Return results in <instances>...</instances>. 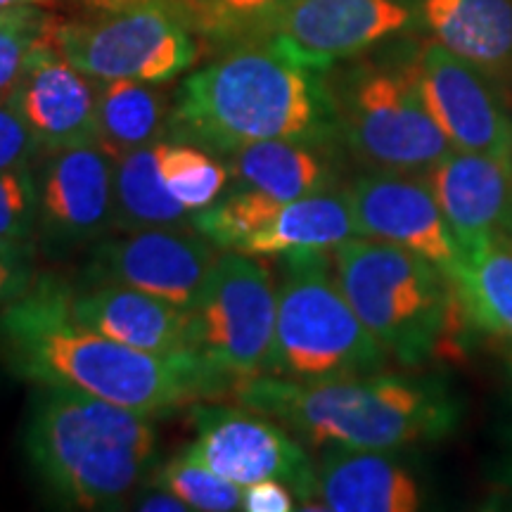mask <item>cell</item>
I'll return each mask as SVG.
<instances>
[{
	"label": "cell",
	"instance_id": "cell-1",
	"mask_svg": "<svg viewBox=\"0 0 512 512\" xmlns=\"http://www.w3.org/2000/svg\"><path fill=\"white\" fill-rule=\"evenodd\" d=\"M0 358L36 387L91 394L150 418L214 401L235 384L195 354H150L79 323L69 285L50 273L0 309Z\"/></svg>",
	"mask_w": 512,
	"mask_h": 512
},
{
	"label": "cell",
	"instance_id": "cell-36",
	"mask_svg": "<svg viewBox=\"0 0 512 512\" xmlns=\"http://www.w3.org/2000/svg\"><path fill=\"white\" fill-rule=\"evenodd\" d=\"M50 3H57V0H0V8H38V5ZM86 3L95 5V8H110V5H117L121 0H86Z\"/></svg>",
	"mask_w": 512,
	"mask_h": 512
},
{
	"label": "cell",
	"instance_id": "cell-21",
	"mask_svg": "<svg viewBox=\"0 0 512 512\" xmlns=\"http://www.w3.org/2000/svg\"><path fill=\"white\" fill-rule=\"evenodd\" d=\"M328 147L299 140H264L228 155L230 185L249 188L287 204L316 192L335 190L337 174Z\"/></svg>",
	"mask_w": 512,
	"mask_h": 512
},
{
	"label": "cell",
	"instance_id": "cell-23",
	"mask_svg": "<svg viewBox=\"0 0 512 512\" xmlns=\"http://www.w3.org/2000/svg\"><path fill=\"white\" fill-rule=\"evenodd\" d=\"M147 81H95L98 88V147L114 162L140 147L169 138L171 107Z\"/></svg>",
	"mask_w": 512,
	"mask_h": 512
},
{
	"label": "cell",
	"instance_id": "cell-25",
	"mask_svg": "<svg viewBox=\"0 0 512 512\" xmlns=\"http://www.w3.org/2000/svg\"><path fill=\"white\" fill-rule=\"evenodd\" d=\"M159 145L133 150L114 162V228H192V211L166 190L159 174Z\"/></svg>",
	"mask_w": 512,
	"mask_h": 512
},
{
	"label": "cell",
	"instance_id": "cell-30",
	"mask_svg": "<svg viewBox=\"0 0 512 512\" xmlns=\"http://www.w3.org/2000/svg\"><path fill=\"white\" fill-rule=\"evenodd\" d=\"M38 178L31 164L0 171V240L36 245Z\"/></svg>",
	"mask_w": 512,
	"mask_h": 512
},
{
	"label": "cell",
	"instance_id": "cell-27",
	"mask_svg": "<svg viewBox=\"0 0 512 512\" xmlns=\"http://www.w3.org/2000/svg\"><path fill=\"white\" fill-rule=\"evenodd\" d=\"M159 174L166 190L192 214L219 202L230 185V169L219 155L181 140H162Z\"/></svg>",
	"mask_w": 512,
	"mask_h": 512
},
{
	"label": "cell",
	"instance_id": "cell-10",
	"mask_svg": "<svg viewBox=\"0 0 512 512\" xmlns=\"http://www.w3.org/2000/svg\"><path fill=\"white\" fill-rule=\"evenodd\" d=\"M195 439L188 453L211 472L245 489L278 479L292 486L299 508L316 503V467L294 434L278 420L245 406L200 401L190 406Z\"/></svg>",
	"mask_w": 512,
	"mask_h": 512
},
{
	"label": "cell",
	"instance_id": "cell-3",
	"mask_svg": "<svg viewBox=\"0 0 512 512\" xmlns=\"http://www.w3.org/2000/svg\"><path fill=\"white\" fill-rule=\"evenodd\" d=\"M228 396L323 448L394 451L444 439L460 418L458 401L444 382L406 375L375 373L328 382L254 375L235 382Z\"/></svg>",
	"mask_w": 512,
	"mask_h": 512
},
{
	"label": "cell",
	"instance_id": "cell-6",
	"mask_svg": "<svg viewBox=\"0 0 512 512\" xmlns=\"http://www.w3.org/2000/svg\"><path fill=\"white\" fill-rule=\"evenodd\" d=\"M328 254L283 256L273 347L266 375L328 382L382 373L389 354L358 318L339 287Z\"/></svg>",
	"mask_w": 512,
	"mask_h": 512
},
{
	"label": "cell",
	"instance_id": "cell-35",
	"mask_svg": "<svg viewBox=\"0 0 512 512\" xmlns=\"http://www.w3.org/2000/svg\"><path fill=\"white\" fill-rule=\"evenodd\" d=\"M136 510H147V512H188L190 508L185 505L176 494H171L169 489L157 484H147L145 494L136 496Z\"/></svg>",
	"mask_w": 512,
	"mask_h": 512
},
{
	"label": "cell",
	"instance_id": "cell-37",
	"mask_svg": "<svg viewBox=\"0 0 512 512\" xmlns=\"http://www.w3.org/2000/svg\"><path fill=\"white\" fill-rule=\"evenodd\" d=\"M498 477H501V484L512 494V420L508 430V446H505V456L501 460V467H498Z\"/></svg>",
	"mask_w": 512,
	"mask_h": 512
},
{
	"label": "cell",
	"instance_id": "cell-17",
	"mask_svg": "<svg viewBox=\"0 0 512 512\" xmlns=\"http://www.w3.org/2000/svg\"><path fill=\"white\" fill-rule=\"evenodd\" d=\"M422 174L444 211L460 254L505 235L512 214V162L451 150Z\"/></svg>",
	"mask_w": 512,
	"mask_h": 512
},
{
	"label": "cell",
	"instance_id": "cell-16",
	"mask_svg": "<svg viewBox=\"0 0 512 512\" xmlns=\"http://www.w3.org/2000/svg\"><path fill=\"white\" fill-rule=\"evenodd\" d=\"M10 100L19 117L27 121L43 155L69 147L98 145L95 81L57 50L48 29L31 50Z\"/></svg>",
	"mask_w": 512,
	"mask_h": 512
},
{
	"label": "cell",
	"instance_id": "cell-12",
	"mask_svg": "<svg viewBox=\"0 0 512 512\" xmlns=\"http://www.w3.org/2000/svg\"><path fill=\"white\" fill-rule=\"evenodd\" d=\"M38 178L36 247L62 261L114 228V159L98 145L46 152Z\"/></svg>",
	"mask_w": 512,
	"mask_h": 512
},
{
	"label": "cell",
	"instance_id": "cell-38",
	"mask_svg": "<svg viewBox=\"0 0 512 512\" xmlns=\"http://www.w3.org/2000/svg\"><path fill=\"white\" fill-rule=\"evenodd\" d=\"M36 12H41V10L38 8H0V24L19 22V19L34 17Z\"/></svg>",
	"mask_w": 512,
	"mask_h": 512
},
{
	"label": "cell",
	"instance_id": "cell-18",
	"mask_svg": "<svg viewBox=\"0 0 512 512\" xmlns=\"http://www.w3.org/2000/svg\"><path fill=\"white\" fill-rule=\"evenodd\" d=\"M69 311L79 323L133 349L159 356L192 354L188 309L152 294L121 285H91L81 292L69 287Z\"/></svg>",
	"mask_w": 512,
	"mask_h": 512
},
{
	"label": "cell",
	"instance_id": "cell-28",
	"mask_svg": "<svg viewBox=\"0 0 512 512\" xmlns=\"http://www.w3.org/2000/svg\"><path fill=\"white\" fill-rule=\"evenodd\" d=\"M283 204L249 188H230L219 202L192 214V228L219 252H238L264 230Z\"/></svg>",
	"mask_w": 512,
	"mask_h": 512
},
{
	"label": "cell",
	"instance_id": "cell-34",
	"mask_svg": "<svg viewBox=\"0 0 512 512\" xmlns=\"http://www.w3.org/2000/svg\"><path fill=\"white\" fill-rule=\"evenodd\" d=\"M242 510L247 512H292L299 510V498L292 486L278 479L249 484L242 489Z\"/></svg>",
	"mask_w": 512,
	"mask_h": 512
},
{
	"label": "cell",
	"instance_id": "cell-26",
	"mask_svg": "<svg viewBox=\"0 0 512 512\" xmlns=\"http://www.w3.org/2000/svg\"><path fill=\"white\" fill-rule=\"evenodd\" d=\"M202 41L235 48L259 41L294 0H171Z\"/></svg>",
	"mask_w": 512,
	"mask_h": 512
},
{
	"label": "cell",
	"instance_id": "cell-31",
	"mask_svg": "<svg viewBox=\"0 0 512 512\" xmlns=\"http://www.w3.org/2000/svg\"><path fill=\"white\" fill-rule=\"evenodd\" d=\"M50 19L53 17L46 12H36L34 17L0 24V98H8L15 91L31 50L48 29Z\"/></svg>",
	"mask_w": 512,
	"mask_h": 512
},
{
	"label": "cell",
	"instance_id": "cell-9",
	"mask_svg": "<svg viewBox=\"0 0 512 512\" xmlns=\"http://www.w3.org/2000/svg\"><path fill=\"white\" fill-rule=\"evenodd\" d=\"M278 285L256 256L223 252L188 309L190 351L235 382L266 375Z\"/></svg>",
	"mask_w": 512,
	"mask_h": 512
},
{
	"label": "cell",
	"instance_id": "cell-2",
	"mask_svg": "<svg viewBox=\"0 0 512 512\" xmlns=\"http://www.w3.org/2000/svg\"><path fill=\"white\" fill-rule=\"evenodd\" d=\"M169 138L219 157L264 140L330 147L339 140L332 83L266 43H242L181 83Z\"/></svg>",
	"mask_w": 512,
	"mask_h": 512
},
{
	"label": "cell",
	"instance_id": "cell-20",
	"mask_svg": "<svg viewBox=\"0 0 512 512\" xmlns=\"http://www.w3.org/2000/svg\"><path fill=\"white\" fill-rule=\"evenodd\" d=\"M432 41L494 79L512 76V0H418Z\"/></svg>",
	"mask_w": 512,
	"mask_h": 512
},
{
	"label": "cell",
	"instance_id": "cell-19",
	"mask_svg": "<svg viewBox=\"0 0 512 512\" xmlns=\"http://www.w3.org/2000/svg\"><path fill=\"white\" fill-rule=\"evenodd\" d=\"M316 501L332 512H413L420 484L389 451L328 448L316 467Z\"/></svg>",
	"mask_w": 512,
	"mask_h": 512
},
{
	"label": "cell",
	"instance_id": "cell-5",
	"mask_svg": "<svg viewBox=\"0 0 512 512\" xmlns=\"http://www.w3.org/2000/svg\"><path fill=\"white\" fill-rule=\"evenodd\" d=\"M332 264L358 318L401 366L430 363L463 318L451 275L408 249L351 238L332 249Z\"/></svg>",
	"mask_w": 512,
	"mask_h": 512
},
{
	"label": "cell",
	"instance_id": "cell-29",
	"mask_svg": "<svg viewBox=\"0 0 512 512\" xmlns=\"http://www.w3.org/2000/svg\"><path fill=\"white\" fill-rule=\"evenodd\" d=\"M152 484L176 494L190 510L230 512L242 510V486L228 482L195 460L188 451L166 460Z\"/></svg>",
	"mask_w": 512,
	"mask_h": 512
},
{
	"label": "cell",
	"instance_id": "cell-33",
	"mask_svg": "<svg viewBox=\"0 0 512 512\" xmlns=\"http://www.w3.org/2000/svg\"><path fill=\"white\" fill-rule=\"evenodd\" d=\"M36 245L0 240V309L34 285Z\"/></svg>",
	"mask_w": 512,
	"mask_h": 512
},
{
	"label": "cell",
	"instance_id": "cell-7",
	"mask_svg": "<svg viewBox=\"0 0 512 512\" xmlns=\"http://www.w3.org/2000/svg\"><path fill=\"white\" fill-rule=\"evenodd\" d=\"M332 93L339 143L368 171H425L453 150L422 98L418 55L351 67Z\"/></svg>",
	"mask_w": 512,
	"mask_h": 512
},
{
	"label": "cell",
	"instance_id": "cell-39",
	"mask_svg": "<svg viewBox=\"0 0 512 512\" xmlns=\"http://www.w3.org/2000/svg\"><path fill=\"white\" fill-rule=\"evenodd\" d=\"M505 235H508V238L512 240V214H510V219H508V223H505V230H503Z\"/></svg>",
	"mask_w": 512,
	"mask_h": 512
},
{
	"label": "cell",
	"instance_id": "cell-11",
	"mask_svg": "<svg viewBox=\"0 0 512 512\" xmlns=\"http://www.w3.org/2000/svg\"><path fill=\"white\" fill-rule=\"evenodd\" d=\"M418 0H294L259 38L287 60L328 74L418 27Z\"/></svg>",
	"mask_w": 512,
	"mask_h": 512
},
{
	"label": "cell",
	"instance_id": "cell-13",
	"mask_svg": "<svg viewBox=\"0 0 512 512\" xmlns=\"http://www.w3.org/2000/svg\"><path fill=\"white\" fill-rule=\"evenodd\" d=\"M219 249L192 228H150L100 240L86 268L88 285H121L190 309Z\"/></svg>",
	"mask_w": 512,
	"mask_h": 512
},
{
	"label": "cell",
	"instance_id": "cell-24",
	"mask_svg": "<svg viewBox=\"0 0 512 512\" xmlns=\"http://www.w3.org/2000/svg\"><path fill=\"white\" fill-rule=\"evenodd\" d=\"M463 318L512 342V240L496 235L460 254L451 275Z\"/></svg>",
	"mask_w": 512,
	"mask_h": 512
},
{
	"label": "cell",
	"instance_id": "cell-4",
	"mask_svg": "<svg viewBox=\"0 0 512 512\" xmlns=\"http://www.w3.org/2000/svg\"><path fill=\"white\" fill-rule=\"evenodd\" d=\"M24 432L31 470L72 510H114L157 460L155 418L62 387H36Z\"/></svg>",
	"mask_w": 512,
	"mask_h": 512
},
{
	"label": "cell",
	"instance_id": "cell-22",
	"mask_svg": "<svg viewBox=\"0 0 512 512\" xmlns=\"http://www.w3.org/2000/svg\"><path fill=\"white\" fill-rule=\"evenodd\" d=\"M356 238L347 192H316L278 209L264 230L249 238L238 252L249 256H290L332 252Z\"/></svg>",
	"mask_w": 512,
	"mask_h": 512
},
{
	"label": "cell",
	"instance_id": "cell-8",
	"mask_svg": "<svg viewBox=\"0 0 512 512\" xmlns=\"http://www.w3.org/2000/svg\"><path fill=\"white\" fill-rule=\"evenodd\" d=\"M57 50L93 81H174L200 60L202 38L171 0H121L86 19L53 17Z\"/></svg>",
	"mask_w": 512,
	"mask_h": 512
},
{
	"label": "cell",
	"instance_id": "cell-15",
	"mask_svg": "<svg viewBox=\"0 0 512 512\" xmlns=\"http://www.w3.org/2000/svg\"><path fill=\"white\" fill-rule=\"evenodd\" d=\"M418 81L453 150L512 162V119L482 69L430 41L418 53Z\"/></svg>",
	"mask_w": 512,
	"mask_h": 512
},
{
	"label": "cell",
	"instance_id": "cell-14",
	"mask_svg": "<svg viewBox=\"0 0 512 512\" xmlns=\"http://www.w3.org/2000/svg\"><path fill=\"white\" fill-rule=\"evenodd\" d=\"M356 238L382 240L453 275L460 247L422 171H368L349 185Z\"/></svg>",
	"mask_w": 512,
	"mask_h": 512
},
{
	"label": "cell",
	"instance_id": "cell-32",
	"mask_svg": "<svg viewBox=\"0 0 512 512\" xmlns=\"http://www.w3.org/2000/svg\"><path fill=\"white\" fill-rule=\"evenodd\" d=\"M41 152V145L27 121L19 117L10 95L0 98V171L31 164Z\"/></svg>",
	"mask_w": 512,
	"mask_h": 512
}]
</instances>
